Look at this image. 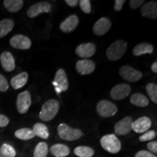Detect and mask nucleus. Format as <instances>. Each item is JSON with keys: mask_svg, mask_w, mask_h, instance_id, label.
Returning <instances> with one entry per match:
<instances>
[{"mask_svg": "<svg viewBox=\"0 0 157 157\" xmlns=\"http://www.w3.org/2000/svg\"><path fill=\"white\" fill-rule=\"evenodd\" d=\"M60 109V103L55 99H50L43 104L39 118L44 121H49L56 117Z\"/></svg>", "mask_w": 157, "mask_h": 157, "instance_id": "1", "label": "nucleus"}, {"mask_svg": "<svg viewBox=\"0 0 157 157\" xmlns=\"http://www.w3.org/2000/svg\"><path fill=\"white\" fill-rule=\"evenodd\" d=\"M127 48V43L123 40H117L113 42L106 50L107 58L111 61H117L122 58Z\"/></svg>", "mask_w": 157, "mask_h": 157, "instance_id": "2", "label": "nucleus"}, {"mask_svg": "<svg viewBox=\"0 0 157 157\" xmlns=\"http://www.w3.org/2000/svg\"><path fill=\"white\" fill-rule=\"evenodd\" d=\"M58 133L59 137L64 140L74 141L79 139L83 136V132L81 129L72 128L66 124H60L58 127Z\"/></svg>", "mask_w": 157, "mask_h": 157, "instance_id": "3", "label": "nucleus"}, {"mask_svg": "<svg viewBox=\"0 0 157 157\" xmlns=\"http://www.w3.org/2000/svg\"><path fill=\"white\" fill-rule=\"evenodd\" d=\"M101 146L110 154H117L121 151V144L119 138L113 134L105 135L101 137Z\"/></svg>", "mask_w": 157, "mask_h": 157, "instance_id": "4", "label": "nucleus"}, {"mask_svg": "<svg viewBox=\"0 0 157 157\" xmlns=\"http://www.w3.org/2000/svg\"><path fill=\"white\" fill-rule=\"evenodd\" d=\"M96 110L101 117L109 118L113 117L117 113L118 108L112 102L106 100H102L98 103Z\"/></svg>", "mask_w": 157, "mask_h": 157, "instance_id": "5", "label": "nucleus"}, {"mask_svg": "<svg viewBox=\"0 0 157 157\" xmlns=\"http://www.w3.org/2000/svg\"><path fill=\"white\" fill-rule=\"evenodd\" d=\"M119 75L123 79L129 82L139 81L143 76V74L129 66H123L119 69Z\"/></svg>", "mask_w": 157, "mask_h": 157, "instance_id": "6", "label": "nucleus"}, {"mask_svg": "<svg viewBox=\"0 0 157 157\" xmlns=\"http://www.w3.org/2000/svg\"><path fill=\"white\" fill-rule=\"evenodd\" d=\"M52 9V5L48 2H39L29 7L27 11V15L30 18H34L41 13H50Z\"/></svg>", "mask_w": 157, "mask_h": 157, "instance_id": "7", "label": "nucleus"}, {"mask_svg": "<svg viewBox=\"0 0 157 157\" xmlns=\"http://www.w3.org/2000/svg\"><path fill=\"white\" fill-rule=\"evenodd\" d=\"M31 105V96L29 91L25 90L17 95L16 105L18 112L21 114H24L29 111Z\"/></svg>", "mask_w": 157, "mask_h": 157, "instance_id": "8", "label": "nucleus"}, {"mask_svg": "<svg viewBox=\"0 0 157 157\" xmlns=\"http://www.w3.org/2000/svg\"><path fill=\"white\" fill-rule=\"evenodd\" d=\"M131 93V87L127 84L121 83L115 85L111 92L110 95L111 98L116 101H120L124 98L128 97L129 94Z\"/></svg>", "mask_w": 157, "mask_h": 157, "instance_id": "9", "label": "nucleus"}, {"mask_svg": "<svg viewBox=\"0 0 157 157\" xmlns=\"http://www.w3.org/2000/svg\"><path fill=\"white\" fill-rule=\"evenodd\" d=\"M54 85L58 93L65 92L68 89V81L65 71L60 68L57 71L54 78Z\"/></svg>", "mask_w": 157, "mask_h": 157, "instance_id": "10", "label": "nucleus"}, {"mask_svg": "<svg viewBox=\"0 0 157 157\" xmlns=\"http://www.w3.org/2000/svg\"><path fill=\"white\" fill-rule=\"evenodd\" d=\"M133 122L131 117H125L119 121L114 126V132L117 135H125L129 134L132 131V124Z\"/></svg>", "mask_w": 157, "mask_h": 157, "instance_id": "11", "label": "nucleus"}, {"mask_svg": "<svg viewBox=\"0 0 157 157\" xmlns=\"http://www.w3.org/2000/svg\"><path fill=\"white\" fill-rule=\"evenodd\" d=\"M10 44L13 48L25 50L31 48V41L28 36L22 34H17L10 39Z\"/></svg>", "mask_w": 157, "mask_h": 157, "instance_id": "12", "label": "nucleus"}, {"mask_svg": "<svg viewBox=\"0 0 157 157\" xmlns=\"http://www.w3.org/2000/svg\"><path fill=\"white\" fill-rule=\"evenodd\" d=\"M96 51L95 45L92 42L79 44L76 48V54L80 58L87 59L94 56Z\"/></svg>", "mask_w": 157, "mask_h": 157, "instance_id": "13", "label": "nucleus"}, {"mask_svg": "<svg viewBox=\"0 0 157 157\" xmlns=\"http://www.w3.org/2000/svg\"><path fill=\"white\" fill-rule=\"evenodd\" d=\"M76 69L81 75H88L95 71V63L93 60L88 59L79 60L76 63Z\"/></svg>", "mask_w": 157, "mask_h": 157, "instance_id": "14", "label": "nucleus"}, {"mask_svg": "<svg viewBox=\"0 0 157 157\" xmlns=\"http://www.w3.org/2000/svg\"><path fill=\"white\" fill-rule=\"evenodd\" d=\"M111 26V21L108 17H103L95 22L93 25V33L97 36H103L110 30Z\"/></svg>", "mask_w": 157, "mask_h": 157, "instance_id": "15", "label": "nucleus"}, {"mask_svg": "<svg viewBox=\"0 0 157 157\" xmlns=\"http://www.w3.org/2000/svg\"><path fill=\"white\" fill-rule=\"evenodd\" d=\"M151 126V121L147 117H142L132 124V130L136 133H144L148 131Z\"/></svg>", "mask_w": 157, "mask_h": 157, "instance_id": "16", "label": "nucleus"}, {"mask_svg": "<svg viewBox=\"0 0 157 157\" xmlns=\"http://www.w3.org/2000/svg\"><path fill=\"white\" fill-rule=\"evenodd\" d=\"M140 13L143 17L156 20L157 18V2L156 1H151L144 3L141 7Z\"/></svg>", "mask_w": 157, "mask_h": 157, "instance_id": "17", "label": "nucleus"}, {"mask_svg": "<svg viewBox=\"0 0 157 157\" xmlns=\"http://www.w3.org/2000/svg\"><path fill=\"white\" fill-rule=\"evenodd\" d=\"M78 23V17L76 15H71L60 23V29L63 33H71L77 28Z\"/></svg>", "mask_w": 157, "mask_h": 157, "instance_id": "18", "label": "nucleus"}, {"mask_svg": "<svg viewBox=\"0 0 157 157\" xmlns=\"http://www.w3.org/2000/svg\"><path fill=\"white\" fill-rule=\"evenodd\" d=\"M0 62L4 70L7 72L13 71L15 68V58L11 52L5 51L0 56Z\"/></svg>", "mask_w": 157, "mask_h": 157, "instance_id": "19", "label": "nucleus"}, {"mask_svg": "<svg viewBox=\"0 0 157 157\" xmlns=\"http://www.w3.org/2000/svg\"><path fill=\"white\" fill-rule=\"evenodd\" d=\"M29 79V75L26 72H22L11 78L10 84L13 89L18 90L24 87Z\"/></svg>", "mask_w": 157, "mask_h": 157, "instance_id": "20", "label": "nucleus"}, {"mask_svg": "<svg viewBox=\"0 0 157 157\" xmlns=\"http://www.w3.org/2000/svg\"><path fill=\"white\" fill-rule=\"evenodd\" d=\"M50 153L55 157H66L70 154V149L66 145L57 143L51 146Z\"/></svg>", "mask_w": 157, "mask_h": 157, "instance_id": "21", "label": "nucleus"}, {"mask_svg": "<svg viewBox=\"0 0 157 157\" xmlns=\"http://www.w3.org/2000/svg\"><path fill=\"white\" fill-rule=\"evenodd\" d=\"M154 47L149 43H140L133 48L132 53L135 56H140L145 54H151Z\"/></svg>", "mask_w": 157, "mask_h": 157, "instance_id": "22", "label": "nucleus"}, {"mask_svg": "<svg viewBox=\"0 0 157 157\" xmlns=\"http://www.w3.org/2000/svg\"><path fill=\"white\" fill-rule=\"evenodd\" d=\"M131 103L137 107H146L149 104L148 99L143 94L137 93L130 96Z\"/></svg>", "mask_w": 157, "mask_h": 157, "instance_id": "23", "label": "nucleus"}, {"mask_svg": "<svg viewBox=\"0 0 157 157\" xmlns=\"http://www.w3.org/2000/svg\"><path fill=\"white\" fill-rule=\"evenodd\" d=\"M33 132L35 137L37 136L42 139H48L50 136V133L48 127L42 123H36L33 127Z\"/></svg>", "mask_w": 157, "mask_h": 157, "instance_id": "24", "label": "nucleus"}, {"mask_svg": "<svg viewBox=\"0 0 157 157\" xmlns=\"http://www.w3.org/2000/svg\"><path fill=\"white\" fill-rule=\"evenodd\" d=\"M5 8L10 13H17L22 9L24 2L23 0H5L3 2Z\"/></svg>", "mask_w": 157, "mask_h": 157, "instance_id": "25", "label": "nucleus"}, {"mask_svg": "<svg viewBox=\"0 0 157 157\" xmlns=\"http://www.w3.org/2000/svg\"><path fill=\"white\" fill-rule=\"evenodd\" d=\"M14 21L12 19L6 18L0 21V38L5 36L13 30Z\"/></svg>", "mask_w": 157, "mask_h": 157, "instance_id": "26", "label": "nucleus"}, {"mask_svg": "<svg viewBox=\"0 0 157 157\" xmlns=\"http://www.w3.org/2000/svg\"><path fill=\"white\" fill-rule=\"evenodd\" d=\"M15 136L22 140H29L35 137L32 129L29 128H21L15 132Z\"/></svg>", "mask_w": 157, "mask_h": 157, "instance_id": "27", "label": "nucleus"}, {"mask_svg": "<svg viewBox=\"0 0 157 157\" xmlns=\"http://www.w3.org/2000/svg\"><path fill=\"white\" fill-rule=\"evenodd\" d=\"M74 153L78 157H92L95 154V151L89 146H80L75 148Z\"/></svg>", "mask_w": 157, "mask_h": 157, "instance_id": "28", "label": "nucleus"}, {"mask_svg": "<svg viewBox=\"0 0 157 157\" xmlns=\"http://www.w3.org/2000/svg\"><path fill=\"white\" fill-rule=\"evenodd\" d=\"M48 146L46 143L40 142L35 147L34 157H47L48 154Z\"/></svg>", "mask_w": 157, "mask_h": 157, "instance_id": "29", "label": "nucleus"}, {"mask_svg": "<svg viewBox=\"0 0 157 157\" xmlns=\"http://www.w3.org/2000/svg\"><path fill=\"white\" fill-rule=\"evenodd\" d=\"M0 152L5 157H15L16 156V151L15 148L7 143H4L0 148Z\"/></svg>", "mask_w": 157, "mask_h": 157, "instance_id": "30", "label": "nucleus"}, {"mask_svg": "<svg viewBox=\"0 0 157 157\" xmlns=\"http://www.w3.org/2000/svg\"><path fill=\"white\" fill-rule=\"evenodd\" d=\"M146 92L150 99L155 104L157 103V86L154 83H149L146 85Z\"/></svg>", "mask_w": 157, "mask_h": 157, "instance_id": "31", "label": "nucleus"}, {"mask_svg": "<svg viewBox=\"0 0 157 157\" xmlns=\"http://www.w3.org/2000/svg\"><path fill=\"white\" fill-rule=\"evenodd\" d=\"M156 136V133L154 130H148L146 132L143 133L142 135L139 137V140L141 142H146V141H150L154 140Z\"/></svg>", "mask_w": 157, "mask_h": 157, "instance_id": "32", "label": "nucleus"}, {"mask_svg": "<svg viewBox=\"0 0 157 157\" xmlns=\"http://www.w3.org/2000/svg\"><path fill=\"white\" fill-rule=\"evenodd\" d=\"M82 10L86 14H89L91 12V2L90 0H81L78 2Z\"/></svg>", "mask_w": 157, "mask_h": 157, "instance_id": "33", "label": "nucleus"}, {"mask_svg": "<svg viewBox=\"0 0 157 157\" xmlns=\"http://www.w3.org/2000/svg\"><path fill=\"white\" fill-rule=\"evenodd\" d=\"M8 88L9 84L8 82L7 81V79H6L5 76L0 74V92L5 93V92H6L8 90Z\"/></svg>", "mask_w": 157, "mask_h": 157, "instance_id": "34", "label": "nucleus"}, {"mask_svg": "<svg viewBox=\"0 0 157 157\" xmlns=\"http://www.w3.org/2000/svg\"><path fill=\"white\" fill-rule=\"evenodd\" d=\"M144 3L145 1L143 0H131L129 2V7L133 10H135L141 7Z\"/></svg>", "mask_w": 157, "mask_h": 157, "instance_id": "35", "label": "nucleus"}, {"mask_svg": "<svg viewBox=\"0 0 157 157\" xmlns=\"http://www.w3.org/2000/svg\"><path fill=\"white\" fill-rule=\"evenodd\" d=\"M135 157H156V156L154 154H152V153L148 151L142 150L137 152L135 154Z\"/></svg>", "mask_w": 157, "mask_h": 157, "instance_id": "36", "label": "nucleus"}, {"mask_svg": "<svg viewBox=\"0 0 157 157\" xmlns=\"http://www.w3.org/2000/svg\"><path fill=\"white\" fill-rule=\"evenodd\" d=\"M147 147H148V150L150 151L149 152L152 153L154 154H157V142L156 140L148 143V145H147Z\"/></svg>", "mask_w": 157, "mask_h": 157, "instance_id": "37", "label": "nucleus"}, {"mask_svg": "<svg viewBox=\"0 0 157 157\" xmlns=\"http://www.w3.org/2000/svg\"><path fill=\"white\" fill-rule=\"evenodd\" d=\"M10 119L8 117H6L5 115L0 114V128L2 127H5L9 124Z\"/></svg>", "mask_w": 157, "mask_h": 157, "instance_id": "38", "label": "nucleus"}, {"mask_svg": "<svg viewBox=\"0 0 157 157\" xmlns=\"http://www.w3.org/2000/svg\"><path fill=\"white\" fill-rule=\"evenodd\" d=\"M114 10L116 11L119 12L121 10L124 4L125 3L124 0H116L114 2Z\"/></svg>", "mask_w": 157, "mask_h": 157, "instance_id": "39", "label": "nucleus"}, {"mask_svg": "<svg viewBox=\"0 0 157 157\" xmlns=\"http://www.w3.org/2000/svg\"><path fill=\"white\" fill-rule=\"evenodd\" d=\"M65 2L67 4L68 6H70V7H74L78 5V1H77V0H66Z\"/></svg>", "mask_w": 157, "mask_h": 157, "instance_id": "40", "label": "nucleus"}, {"mask_svg": "<svg viewBox=\"0 0 157 157\" xmlns=\"http://www.w3.org/2000/svg\"><path fill=\"white\" fill-rule=\"evenodd\" d=\"M151 70L154 73H157V62H154L151 66Z\"/></svg>", "mask_w": 157, "mask_h": 157, "instance_id": "41", "label": "nucleus"}, {"mask_svg": "<svg viewBox=\"0 0 157 157\" xmlns=\"http://www.w3.org/2000/svg\"><path fill=\"white\" fill-rule=\"evenodd\" d=\"M0 157H5V156H3V155H2V154H1V152H0Z\"/></svg>", "mask_w": 157, "mask_h": 157, "instance_id": "42", "label": "nucleus"}]
</instances>
